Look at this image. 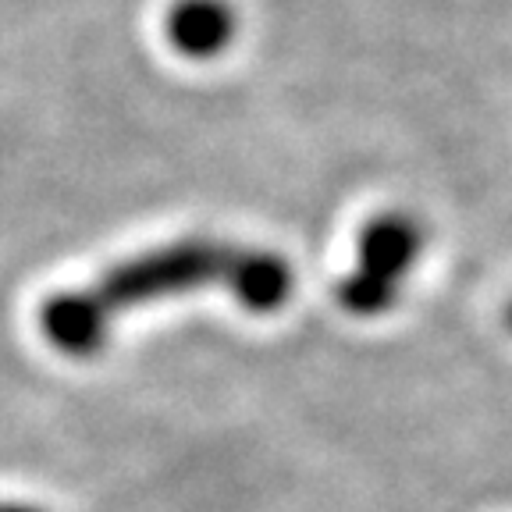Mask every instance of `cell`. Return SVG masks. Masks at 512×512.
I'll list each match as a JSON object with an SVG mask.
<instances>
[{
    "mask_svg": "<svg viewBox=\"0 0 512 512\" xmlns=\"http://www.w3.org/2000/svg\"><path fill=\"white\" fill-rule=\"evenodd\" d=\"M203 288H221L253 313H274L296 292V271L271 249L224 239H178L128 256L93 285L50 296L40 310V328L57 352L86 360L104 349L107 331L125 310Z\"/></svg>",
    "mask_w": 512,
    "mask_h": 512,
    "instance_id": "6da1fadb",
    "label": "cell"
},
{
    "mask_svg": "<svg viewBox=\"0 0 512 512\" xmlns=\"http://www.w3.org/2000/svg\"><path fill=\"white\" fill-rule=\"evenodd\" d=\"M505 324H509V331H512V303H509V313H505Z\"/></svg>",
    "mask_w": 512,
    "mask_h": 512,
    "instance_id": "5b68a950",
    "label": "cell"
},
{
    "mask_svg": "<svg viewBox=\"0 0 512 512\" xmlns=\"http://www.w3.org/2000/svg\"><path fill=\"white\" fill-rule=\"evenodd\" d=\"M424 249V228L409 214H381L360 232L356 267L338 281L335 296L352 317H381L399 303L402 281Z\"/></svg>",
    "mask_w": 512,
    "mask_h": 512,
    "instance_id": "7a4b0ae2",
    "label": "cell"
},
{
    "mask_svg": "<svg viewBox=\"0 0 512 512\" xmlns=\"http://www.w3.org/2000/svg\"><path fill=\"white\" fill-rule=\"evenodd\" d=\"M239 36V15L228 0H175L164 15V40L185 61H214Z\"/></svg>",
    "mask_w": 512,
    "mask_h": 512,
    "instance_id": "3957f363",
    "label": "cell"
},
{
    "mask_svg": "<svg viewBox=\"0 0 512 512\" xmlns=\"http://www.w3.org/2000/svg\"><path fill=\"white\" fill-rule=\"evenodd\" d=\"M0 512H43V509H32V505H0Z\"/></svg>",
    "mask_w": 512,
    "mask_h": 512,
    "instance_id": "277c9868",
    "label": "cell"
}]
</instances>
